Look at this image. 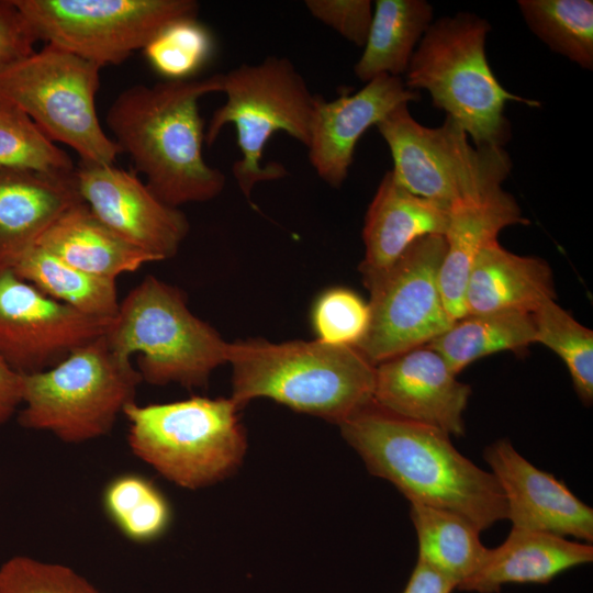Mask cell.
Instances as JSON below:
<instances>
[{
	"label": "cell",
	"instance_id": "36",
	"mask_svg": "<svg viewBox=\"0 0 593 593\" xmlns=\"http://www.w3.org/2000/svg\"><path fill=\"white\" fill-rule=\"evenodd\" d=\"M36 42L13 0H0V72L33 54Z\"/></svg>",
	"mask_w": 593,
	"mask_h": 593
},
{
	"label": "cell",
	"instance_id": "3",
	"mask_svg": "<svg viewBox=\"0 0 593 593\" xmlns=\"http://www.w3.org/2000/svg\"><path fill=\"white\" fill-rule=\"evenodd\" d=\"M227 362L240 410L268 398L339 425L373 403L376 366L356 347L248 338L230 343Z\"/></svg>",
	"mask_w": 593,
	"mask_h": 593
},
{
	"label": "cell",
	"instance_id": "8",
	"mask_svg": "<svg viewBox=\"0 0 593 593\" xmlns=\"http://www.w3.org/2000/svg\"><path fill=\"white\" fill-rule=\"evenodd\" d=\"M222 92L226 101L217 108L204 132L211 146L223 127L233 124L242 157L232 167L245 198L259 182L288 175L278 161L262 164L264 149L278 131L289 134L305 147L317 96L287 57L268 56L258 64H243L223 74Z\"/></svg>",
	"mask_w": 593,
	"mask_h": 593
},
{
	"label": "cell",
	"instance_id": "5",
	"mask_svg": "<svg viewBox=\"0 0 593 593\" xmlns=\"http://www.w3.org/2000/svg\"><path fill=\"white\" fill-rule=\"evenodd\" d=\"M104 338L123 359L139 354L137 370L153 385L203 388L228 360L230 343L189 310L179 288L155 276L145 277L120 301Z\"/></svg>",
	"mask_w": 593,
	"mask_h": 593
},
{
	"label": "cell",
	"instance_id": "4",
	"mask_svg": "<svg viewBox=\"0 0 593 593\" xmlns=\"http://www.w3.org/2000/svg\"><path fill=\"white\" fill-rule=\"evenodd\" d=\"M490 30L486 20L467 12L432 22L405 71V87L428 91L434 107L456 121L477 148H503L510 141L506 102L540 105L507 91L496 79L485 55Z\"/></svg>",
	"mask_w": 593,
	"mask_h": 593
},
{
	"label": "cell",
	"instance_id": "7",
	"mask_svg": "<svg viewBox=\"0 0 593 593\" xmlns=\"http://www.w3.org/2000/svg\"><path fill=\"white\" fill-rule=\"evenodd\" d=\"M22 380L19 424L69 444L109 434L143 382L132 361L118 356L104 335L44 371L22 374Z\"/></svg>",
	"mask_w": 593,
	"mask_h": 593
},
{
	"label": "cell",
	"instance_id": "20",
	"mask_svg": "<svg viewBox=\"0 0 593 593\" xmlns=\"http://www.w3.org/2000/svg\"><path fill=\"white\" fill-rule=\"evenodd\" d=\"M80 202L75 172L0 169V268L10 267L63 213Z\"/></svg>",
	"mask_w": 593,
	"mask_h": 593
},
{
	"label": "cell",
	"instance_id": "21",
	"mask_svg": "<svg viewBox=\"0 0 593 593\" xmlns=\"http://www.w3.org/2000/svg\"><path fill=\"white\" fill-rule=\"evenodd\" d=\"M592 560L591 544L512 528L500 546L488 549L480 568L458 590L499 593L508 583L546 584L560 573Z\"/></svg>",
	"mask_w": 593,
	"mask_h": 593
},
{
	"label": "cell",
	"instance_id": "26",
	"mask_svg": "<svg viewBox=\"0 0 593 593\" xmlns=\"http://www.w3.org/2000/svg\"><path fill=\"white\" fill-rule=\"evenodd\" d=\"M410 516L418 539V560L458 586L480 568L486 555L480 530L465 517L411 502Z\"/></svg>",
	"mask_w": 593,
	"mask_h": 593
},
{
	"label": "cell",
	"instance_id": "33",
	"mask_svg": "<svg viewBox=\"0 0 593 593\" xmlns=\"http://www.w3.org/2000/svg\"><path fill=\"white\" fill-rule=\"evenodd\" d=\"M312 324L318 340L356 347L368 331L370 307L353 290L332 288L315 301Z\"/></svg>",
	"mask_w": 593,
	"mask_h": 593
},
{
	"label": "cell",
	"instance_id": "24",
	"mask_svg": "<svg viewBox=\"0 0 593 593\" xmlns=\"http://www.w3.org/2000/svg\"><path fill=\"white\" fill-rule=\"evenodd\" d=\"M424 0H377L363 52L354 70L368 82L381 75L405 74L416 45L432 24Z\"/></svg>",
	"mask_w": 593,
	"mask_h": 593
},
{
	"label": "cell",
	"instance_id": "38",
	"mask_svg": "<svg viewBox=\"0 0 593 593\" xmlns=\"http://www.w3.org/2000/svg\"><path fill=\"white\" fill-rule=\"evenodd\" d=\"M455 589V582L417 560L402 593H451Z\"/></svg>",
	"mask_w": 593,
	"mask_h": 593
},
{
	"label": "cell",
	"instance_id": "13",
	"mask_svg": "<svg viewBox=\"0 0 593 593\" xmlns=\"http://www.w3.org/2000/svg\"><path fill=\"white\" fill-rule=\"evenodd\" d=\"M110 322L87 316L47 296L11 268H0V357L20 374L55 366L104 335Z\"/></svg>",
	"mask_w": 593,
	"mask_h": 593
},
{
	"label": "cell",
	"instance_id": "10",
	"mask_svg": "<svg viewBox=\"0 0 593 593\" xmlns=\"http://www.w3.org/2000/svg\"><path fill=\"white\" fill-rule=\"evenodd\" d=\"M409 103L388 113L376 126L388 144L395 180L415 195L448 206L480 199L502 187L512 169L502 147L474 148L451 118L427 127L411 115Z\"/></svg>",
	"mask_w": 593,
	"mask_h": 593
},
{
	"label": "cell",
	"instance_id": "35",
	"mask_svg": "<svg viewBox=\"0 0 593 593\" xmlns=\"http://www.w3.org/2000/svg\"><path fill=\"white\" fill-rule=\"evenodd\" d=\"M305 7L318 21L347 41L363 47L373 10L369 0H306Z\"/></svg>",
	"mask_w": 593,
	"mask_h": 593
},
{
	"label": "cell",
	"instance_id": "22",
	"mask_svg": "<svg viewBox=\"0 0 593 593\" xmlns=\"http://www.w3.org/2000/svg\"><path fill=\"white\" fill-rule=\"evenodd\" d=\"M550 300H556V289L546 260L516 255L497 239L480 250L468 278L467 315L508 311L532 314Z\"/></svg>",
	"mask_w": 593,
	"mask_h": 593
},
{
	"label": "cell",
	"instance_id": "30",
	"mask_svg": "<svg viewBox=\"0 0 593 593\" xmlns=\"http://www.w3.org/2000/svg\"><path fill=\"white\" fill-rule=\"evenodd\" d=\"M0 169L71 175L76 167L19 105L0 96Z\"/></svg>",
	"mask_w": 593,
	"mask_h": 593
},
{
	"label": "cell",
	"instance_id": "34",
	"mask_svg": "<svg viewBox=\"0 0 593 593\" xmlns=\"http://www.w3.org/2000/svg\"><path fill=\"white\" fill-rule=\"evenodd\" d=\"M0 593H101L72 568L18 555L0 566Z\"/></svg>",
	"mask_w": 593,
	"mask_h": 593
},
{
	"label": "cell",
	"instance_id": "18",
	"mask_svg": "<svg viewBox=\"0 0 593 593\" xmlns=\"http://www.w3.org/2000/svg\"><path fill=\"white\" fill-rule=\"evenodd\" d=\"M450 206L413 194L387 171L370 202L362 230L363 284L392 267L417 239L445 235Z\"/></svg>",
	"mask_w": 593,
	"mask_h": 593
},
{
	"label": "cell",
	"instance_id": "25",
	"mask_svg": "<svg viewBox=\"0 0 593 593\" xmlns=\"http://www.w3.org/2000/svg\"><path fill=\"white\" fill-rule=\"evenodd\" d=\"M9 268L47 296L87 316L110 322L118 313L115 280L81 271L36 244Z\"/></svg>",
	"mask_w": 593,
	"mask_h": 593
},
{
	"label": "cell",
	"instance_id": "1",
	"mask_svg": "<svg viewBox=\"0 0 593 593\" xmlns=\"http://www.w3.org/2000/svg\"><path fill=\"white\" fill-rule=\"evenodd\" d=\"M369 472L410 502L454 512L480 532L506 518L495 477L460 454L448 434L390 414L371 403L339 424Z\"/></svg>",
	"mask_w": 593,
	"mask_h": 593
},
{
	"label": "cell",
	"instance_id": "14",
	"mask_svg": "<svg viewBox=\"0 0 593 593\" xmlns=\"http://www.w3.org/2000/svg\"><path fill=\"white\" fill-rule=\"evenodd\" d=\"M75 181L81 200L120 237L158 261L178 253L190 228L187 216L158 199L134 171L81 163Z\"/></svg>",
	"mask_w": 593,
	"mask_h": 593
},
{
	"label": "cell",
	"instance_id": "27",
	"mask_svg": "<svg viewBox=\"0 0 593 593\" xmlns=\"http://www.w3.org/2000/svg\"><path fill=\"white\" fill-rule=\"evenodd\" d=\"M532 344V314L508 311L468 314L426 346L438 353L457 376L480 358L506 350L518 353Z\"/></svg>",
	"mask_w": 593,
	"mask_h": 593
},
{
	"label": "cell",
	"instance_id": "12",
	"mask_svg": "<svg viewBox=\"0 0 593 593\" xmlns=\"http://www.w3.org/2000/svg\"><path fill=\"white\" fill-rule=\"evenodd\" d=\"M444 235L415 240L385 272L365 283L370 324L356 348L374 366L426 346L454 324L439 288Z\"/></svg>",
	"mask_w": 593,
	"mask_h": 593
},
{
	"label": "cell",
	"instance_id": "15",
	"mask_svg": "<svg viewBox=\"0 0 593 593\" xmlns=\"http://www.w3.org/2000/svg\"><path fill=\"white\" fill-rule=\"evenodd\" d=\"M471 394L443 357L422 346L376 366L373 403L401 418L455 436L465 434L463 412Z\"/></svg>",
	"mask_w": 593,
	"mask_h": 593
},
{
	"label": "cell",
	"instance_id": "23",
	"mask_svg": "<svg viewBox=\"0 0 593 593\" xmlns=\"http://www.w3.org/2000/svg\"><path fill=\"white\" fill-rule=\"evenodd\" d=\"M36 245L81 271L113 280L158 261L110 230L85 202L63 213Z\"/></svg>",
	"mask_w": 593,
	"mask_h": 593
},
{
	"label": "cell",
	"instance_id": "37",
	"mask_svg": "<svg viewBox=\"0 0 593 593\" xmlns=\"http://www.w3.org/2000/svg\"><path fill=\"white\" fill-rule=\"evenodd\" d=\"M22 374L0 357V426L19 411L22 404Z\"/></svg>",
	"mask_w": 593,
	"mask_h": 593
},
{
	"label": "cell",
	"instance_id": "11",
	"mask_svg": "<svg viewBox=\"0 0 593 593\" xmlns=\"http://www.w3.org/2000/svg\"><path fill=\"white\" fill-rule=\"evenodd\" d=\"M37 41L103 67L124 61L167 25L197 18L194 0H13Z\"/></svg>",
	"mask_w": 593,
	"mask_h": 593
},
{
	"label": "cell",
	"instance_id": "32",
	"mask_svg": "<svg viewBox=\"0 0 593 593\" xmlns=\"http://www.w3.org/2000/svg\"><path fill=\"white\" fill-rule=\"evenodd\" d=\"M213 49L210 31L197 18H186L160 31L144 53L154 69L168 80H186L209 61Z\"/></svg>",
	"mask_w": 593,
	"mask_h": 593
},
{
	"label": "cell",
	"instance_id": "17",
	"mask_svg": "<svg viewBox=\"0 0 593 593\" xmlns=\"http://www.w3.org/2000/svg\"><path fill=\"white\" fill-rule=\"evenodd\" d=\"M419 100L401 77L381 75L360 90L326 101L317 96L311 124L309 159L317 176L339 188L347 179L363 133L402 103Z\"/></svg>",
	"mask_w": 593,
	"mask_h": 593
},
{
	"label": "cell",
	"instance_id": "29",
	"mask_svg": "<svg viewBox=\"0 0 593 593\" xmlns=\"http://www.w3.org/2000/svg\"><path fill=\"white\" fill-rule=\"evenodd\" d=\"M526 24L544 43L579 66L593 68L592 0H519Z\"/></svg>",
	"mask_w": 593,
	"mask_h": 593
},
{
	"label": "cell",
	"instance_id": "2",
	"mask_svg": "<svg viewBox=\"0 0 593 593\" xmlns=\"http://www.w3.org/2000/svg\"><path fill=\"white\" fill-rule=\"evenodd\" d=\"M223 74L202 79L135 85L107 111L105 123L146 184L166 204L179 208L216 198L225 176L203 158L202 97L222 92Z\"/></svg>",
	"mask_w": 593,
	"mask_h": 593
},
{
	"label": "cell",
	"instance_id": "6",
	"mask_svg": "<svg viewBox=\"0 0 593 593\" xmlns=\"http://www.w3.org/2000/svg\"><path fill=\"white\" fill-rule=\"evenodd\" d=\"M231 398L192 396L123 411L132 452L170 482L197 490L216 483L242 463L247 439Z\"/></svg>",
	"mask_w": 593,
	"mask_h": 593
},
{
	"label": "cell",
	"instance_id": "19",
	"mask_svg": "<svg viewBox=\"0 0 593 593\" xmlns=\"http://www.w3.org/2000/svg\"><path fill=\"white\" fill-rule=\"evenodd\" d=\"M519 205L502 187L480 199L455 202L445 232L446 250L439 270L444 304L454 321L467 315L465 295L480 250L511 225H528Z\"/></svg>",
	"mask_w": 593,
	"mask_h": 593
},
{
	"label": "cell",
	"instance_id": "16",
	"mask_svg": "<svg viewBox=\"0 0 593 593\" xmlns=\"http://www.w3.org/2000/svg\"><path fill=\"white\" fill-rule=\"evenodd\" d=\"M483 458L503 492L512 528L592 542L593 510L563 481L536 468L505 438L488 446Z\"/></svg>",
	"mask_w": 593,
	"mask_h": 593
},
{
	"label": "cell",
	"instance_id": "28",
	"mask_svg": "<svg viewBox=\"0 0 593 593\" xmlns=\"http://www.w3.org/2000/svg\"><path fill=\"white\" fill-rule=\"evenodd\" d=\"M102 505L110 521L131 541L150 542L163 536L171 522V507L147 478L124 473L105 485Z\"/></svg>",
	"mask_w": 593,
	"mask_h": 593
},
{
	"label": "cell",
	"instance_id": "31",
	"mask_svg": "<svg viewBox=\"0 0 593 593\" xmlns=\"http://www.w3.org/2000/svg\"><path fill=\"white\" fill-rule=\"evenodd\" d=\"M535 343H539L566 365L573 387L581 401H593V332L578 322L555 300L540 305L532 313Z\"/></svg>",
	"mask_w": 593,
	"mask_h": 593
},
{
	"label": "cell",
	"instance_id": "9",
	"mask_svg": "<svg viewBox=\"0 0 593 593\" xmlns=\"http://www.w3.org/2000/svg\"><path fill=\"white\" fill-rule=\"evenodd\" d=\"M101 68L46 44L0 72V96L19 105L53 142L72 148L81 163L113 165L123 153L97 115Z\"/></svg>",
	"mask_w": 593,
	"mask_h": 593
}]
</instances>
